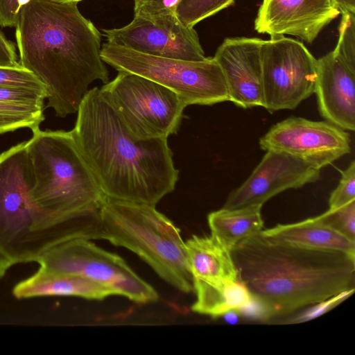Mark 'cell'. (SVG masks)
Here are the masks:
<instances>
[{
  "label": "cell",
  "instance_id": "cell-15",
  "mask_svg": "<svg viewBox=\"0 0 355 355\" xmlns=\"http://www.w3.org/2000/svg\"><path fill=\"white\" fill-rule=\"evenodd\" d=\"M263 42L258 37H227L213 57L225 76L230 101L242 108L263 106Z\"/></svg>",
  "mask_w": 355,
  "mask_h": 355
},
{
  "label": "cell",
  "instance_id": "cell-32",
  "mask_svg": "<svg viewBox=\"0 0 355 355\" xmlns=\"http://www.w3.org/2000/svg\"><path fill=\"white\" fill-rule=\"evenodd\" d=\"M334 6L343 12H351L355 13V0H332Z\"/></svg>",
  "mask_w": 355,
  "mask_h": 355
},
{
  "label": "cell",
  "instance_id": "cell-23",
  "mask_svg": "<svg viewBox=\"0 0 355 355\" xmlns=\"http://www.w3.org/2000/svg\"><path fill=\"white\" fill-rule=\"evenodd\" d=\"M235 0H180L176 10L178 19L187 26L193 27L232 5Z\"/></svg>",
  "mask_w": 355,
  "mask_h": 355
},
{
  "label": "cell",
  "instance_id": "cell-19",
  "mask_svg": "<svg viewBox=\"0 0 355 355\" xmlns=\"http://www.w3.org/2000/svg\"><path fill=\"white\" fill-rule=\"evenodd\" d=\"M185 248L192 279L205 282L236 280L232 251L214 236H193Z\"/></svg>",
  "mask_w": 355,
  "mask_h": 355
},
{
  "label": "cell",
  "instance_id": "cell-20",
  "mask_svg": "<svg viewBox=\"0 0 355 355\" xmlns=\"http://www.w3.org/2000/svg\"><path fill=\"white\" fill-rule=\"evenodd\" d=\"M196 294L193 311L218 318L230 312L239 313L251 301L246 286L239 279L217 282L193 281Z\"/></svg>",
  "mask_w": 355,
  "mask_h": 355
},
{
  "label": "cell",
  "instance_id": "cell-14",
  "mask_svg": "<svg viewBox=\"0 0 355 355\" xmlns=\"http://www.w3.org/2000/svg\"><path fill=\"white\" fill-rule=\"evenodd\" d=\"M340 14L332 0H263L254 29L270 37L288 35L312 43Z\"/></svg>",
  "mask_w": 355,
  "mask_h": 355
},
{
  "label": "cell",
  "instance_id": "cell-10",
  "mask_svg": "<svg viewBox=\"0 0 355 355\" xmlns=\"http://www.w3.org/2000/svg\"><path fill=\"white\" fill-rule=\"evenodd\" d=\"M263 106L270 113L294 110L315 92L317 59L300 41L286 36L263 40Z\"/></svg>",
  "mask_w": 355,
  "mask_h": 355
},
{
  "label": "cell",
  "instance_id": "cell-27",
  "mask_svg": "<svg viewBox=\"0 0 355 355\" xmlns=\"http://www.w3.org/2000/svg\"><path fill=\"white\" fill-rule=\"evenodd\" d=\"M341 173L338 185L329 196V209H336L355 200V162L352 161Z\"/></svg>",
  "mask_w": 355,
  "mask_h": 355
},
{
  "label": "cell",
  "instance_id": "cell-26",
  "mask_svg": "<svg viewBox=\"0 0 355 355\" xmlns=\"http://www.w3.org/2000/svg\"><path fill=\"white\" fill-rule=\"evenodd\" d=\"M0 87L25 88L46 93L44 85L39 78L21 64L0 66Z\"/></svg>",
  "mask_w": 355,
  "mask_h": 355
},
{
  "label": "cell",
  "instance_id": "cell-18",
  "mask_svg": "<svg viewBox=\"0 0 355 355\" xmlns=\"http://www.w3.org/2000/svg\"><path fill=\"white\" fill-rule=\"evenodd\" d=\"M261 233L278 242L316 250H338L355 256V241L322 223L315 217L294 223L279 224Z\"/></svg>",
  "mask_w": 355,
  "mask_h": 355
},
{
  "label": "cell",
  "instance_id": "cell-31",
  "mask_svg": "<svg viewBox=\"0 0 355 355\" xmlns=\"http://www.w3.org/2000/svg\"><path fill=\"white\" fill-rule=\"evenodd\" d=\"M19 64L14 44L0 31V66L15 67Z\"/></svg>",
  "mask_w": 355,
  "mask_h": 355
},
{
  "label": "cell",
  "instance_id": "cell-6",
  "mask_svg": "<svg viewBox=\"0 0 355 355\" xmlns=\"http://www.w3.org/2000/svg\"><path fill=\"white\" fill-rule=\"evenodd\" d=\"M26 141L0 154V254L12 266L36 262L48 248L69 239L31 195Z\"/></svg>",
  "mask_w": 355,
  "mask_h": 355
},
{
  "label": "cell",
  "instance_id": "cell-34",
  "mask_svg": "<svg viewBox=\"0 0 355 355\" xmlns=\"http://www.w3.org/2000/svg\"><path fill=\"white\" fill-rule=\"evenodd\" d=\"M53 1H57V2H77L81 1L83 0H51Z\"/></svg>",
  "mask_w": 355,
  "mask_h": 355
},
{
  "label": "cell",
  "instance_id": "cell-21",
  "mask_svg": "<svg viewBox=\"0 0 355 355\" xmlns=\"http://www.w3.org/2000/svg\"><path fill=\"white\" fill-rule=\"evenodd\" d=\"M261 207L259 205L234 209L222 207L211 212L207 221L211 234L232 251L263 230Z\"/></svg>",
  "mask_w": 355,
  "mask_h": 355
},
{
  "label": "cell",
  "instance_id": "cell-12",
  "mask_svg": "<svg viewBox=\"0 0 355 355\" xmlns=\"http://www.w3.org/2000/svg\"><path fill=\"white\" fill-rule=\"evenodd\" d=\"M103 32L107 42L146 55L187 61L207 58L196 30L181 22L177 15L153 19L135 16L125 26Z\"/></svg>",
  "mask_w": 355,
  "mask_h": 355
},
{
  "label": "cell",
  "instance_id": "cell-24",
  "mask_svg": "<svg viewBox=\"0 0 355 355\" xmlns=\"http://www.w3.org/2000/svg\"><path fill=\"white\" fill-rule=\"evenodd\" d=\"M315 218L325 225L355 241V200L336 209H329Z\"/></svg>",
  "mask_w": 355,
  "mask_h": 355
},
{
  "label": "cell",
  "instance_id": "cell-13",
  "mask_svg": "<svg viewBox=\"0 0 355 355\" xmlns=\"http://www.w3.org/2000/svg\"><path fill=\"white\" fill-rule=\"evenodd\" d=\"M320 174V169L291 155L267 150L245 181L229 194L223 208L263 206L282 191L315 182Z\"/></svg>",
  "mask_w": 355,
  "mask_h": 355
},
{
  "label": "cell",
  "instance_id": "cell-3",
  "mask_svg": "<svg viewBox=\"0 0 355 355\" xmlns=\"http://www.w3.org/2000/svg\"><path fill=\"white\" fill-rule=\"evenodd\" d=\"M237 279L263 320L284 316L355 290V256L299 247L259 233L232 250Z\"/></svg>",
  "mask_w": 355,
  "mask_h": 355
},
{
  "label": "cell",
  "instance_id": "cell-7",
  "mask_svg": "<svg viewBox=\"0 0 355 355\" xmlns=\"http://www.w3.org/2000/svg\"><path fill=\"white\" fill-rule=\"evenodd\" d=\"M101 57L118 71L141 76L172 90L187 106L230 101L225 76L213 57L202 61L166 58L109 42L101 46Z\"/></svg>",
  "mask_w": 355,
  "mask_h": 355
},
{
  "label": "cell",
  "instance_id": "cell-8",
  "mask_svg": "<svg viewBox=\"0 0 355 355\" xmlns=\"http://www.w3.org/2000/svg\"><path fill=\"white\" fill-rule=\"evenodd\" d=\"M100 92L130 135L168 139L180 128L186 104L174 92L141 76L119 71Z\"/></svg>",
  "mask_w": 355,
  "mask_h": 355
},
{
  "label": "cell",
  "instance_id": "cell-5",
  "mask_svg": "<svg viewBox=\"0 0 355 355\" xmlns=\"http://www.w3.org/2000/svg\"><path fill=\"white\" fill-rule=\"evenodd\" d=\"M100 215L101 239L132 251L178 290L191 291L192 275L180 230L155 206L107 199Z\"/></svg>",
  "mask_w": 355,
  "mask_h": 355
},
{
  "label": "cell",
  "instance_id": "cell-4",
  "mask_svg": "<svg viewBox=\"0 0 355 355\" xmlns=\"http://www.w3.org/2000/svg\"><path fill=\"white\" fill-rule=\"evenodd\" d=\"M26 141L30 195L71 239H101V209L107 200L71 131H32Z\"/></svg>",
  "mask_w": 355,
  "mask_h": 355
},
{
  "label": "cell",
  "instance_id": "cell-33",
  "mask_svg": "<svg viewBox=\"0 0 355 355\" xmlns=\"http://www.w3.org/2000/svg\"><path fill=\"white\" fill-rule=\"evenodd\" d=\"M12 266V265L11 263L0 254V281L5 276L9 268Z\"/></svg>",
  "mask_w": 355,
  "mask_h": 355
},
{
  "label": "cell",
  "instance_id": "cell-25",
  "mask_svg": "<svg viewBox=\"0 0 355 355\" xmlns=\"http://www.w3.org/2000/svg\"><path fill=\"white\" fill-rule=\"evenodd\" d=\"M340 14L339 37L333 52L355 69V13L343 12Z\"/></svg>",
  "mask_w": 355,
  "mask_h": 355
},
{
  "label": "cell",
  "instance_id": "cell-16",
  "mask_svg": "<svg viewBox=\"0 0 355 355\" xmlns=\"http://www.w3.org/2000/svg\"><path fill=\"white\" fill-rule=\"evenodd\" d=\"M355 69L333 51L317 59L315 94L327 121L345 130H355Z\"/></svg>",
  "mask_w": 355,
  "mask_h": 355
},
{
  "label": "cell",
  "instance_id": "cell-1",
  "mask_svg": "<svg viewBox=\"0 0 355 355\" xmlns=\"http://www.w3.org/2000/svg\"><path fill=\"white\" fill-rule=\"evenodd\" d=\"M77 5L26 0L15 26L20 64L44 85L46 107L62 118L77 112L90 84L109 81L101 34Z\"/></svg>",
  "mask_w": 355,
  "mask_h": 355
},
{
  "label": "cell",
  "instance_id": "cell-9",
  "mask_svg": "<svg viewBox=\"0 0 355 355\" xmlns=\"http://www.w3.org/2000/svg\"><path fill=\"white\" fill-rule=\"evenodd\" d=\"M40 268L92 280L137 303L158 300L157 291L117 254L86 239H73L46 250L37 258Z\"/></svg>",
  "mask_w": 355,
  "mask_h": 355
},
{
  "label": "cell",
  "instance_id": "cell-22",
  "mask_svg": "<svg viewBox=\"0 0 355 355\" xmlns=\"http://www.w3.org/2000/svg\"><path fill=\"white\" fill-rule=\"evenodd\" d=\"M44 107L0 103V135L20 128L32 131L44 120Z\"/></svg>",
  "mask_w": 355,
  "mask_h": 355
},
{
  "label": "cell",
  "instance_id": "cell-30",
  "mask_svg": "<svg viewBox=\"0 0 355 355\" xmlns=\"http://www.w3.org/2000/svg\"><path fill=\"white\" fill-rule=\"evenodd\" d=\"M22 4L21 0H0V26L15 27Z\"/></svg>",
  "mask_w": 355,
  "mask_h": 355
},
{
  "label": "cell",
  "instance_id": "cell-11",
  "mask_svg": "<svg viewBox=\"0 0 355 355\" xmlns=\"http://www.w3.org/2000/svg\"><path fill=\"white\" fill-rule=\"evenodd\" d=\"M349 134L325 121L291 116L272 125L259 139L263 150L291 155L321 169L351 152Z\"/></svg>",
  "mask_w": 355,
  "mask_h": 355
},
{
  "label": "cell",
  "instance_id": "cell-28",
  "mask_svg": "<svg viewBox=\"0 0 355 355\" xmlns=\"http://www.w3.org/2000/svg\"><path fill=\"white\" fill-rule=\"evenodd\" d=\"M47 94L30 89L0 87V103L44 107Z\"/></svg>",
  "mask_w": 355,
  "mask_h": 355
},
{
  "label": "cell",
  "instance_id": "cell-17",
  "mask_svg": "<svg viewBox=\"0 0 355 355\" xmlns=\"http://www.w3.org/2000/svg\"><path fill=\"white\" fill-rule=\"evenodd\" d=\"M12 295L17 299L58 296L101 300L115 294L107 287L81 276L39 268L15 285Z\"/></svg>",
  "mask_w": 355,
  "mask_h": 355
},
{
  "label": "cell",
  "instance_id": "cell-29",
  "mask_svg": "<svg viewBox=\"0 0 355 355\" xmlns=\"http://www.w3.org/2000/svg\"><path fill=\"white\" fill-rule=\"evenodd\" d=\"M180 0H134L135 16L153 19L162 16L176 15Z\"/></svg>",
  "mask_w": 355,
  "mask_h": 355
},
{
  "label": "cell",
  "instance_id": "cell-2",
  "mask_svg": "<svg viewBox=\"0 0 355 355\" xmlns=\"http://www.w3.org/2000/svg\"><path fill=\"white\" fill-rule=\"evenodd\" d=\"M71 131L107 199L155 206L175 189L179 171L167 139L132 137L99 88L84 96Z\"/></svg>",
  "mask_w": 355,
  "mask_h": 355
}]
</instances>
